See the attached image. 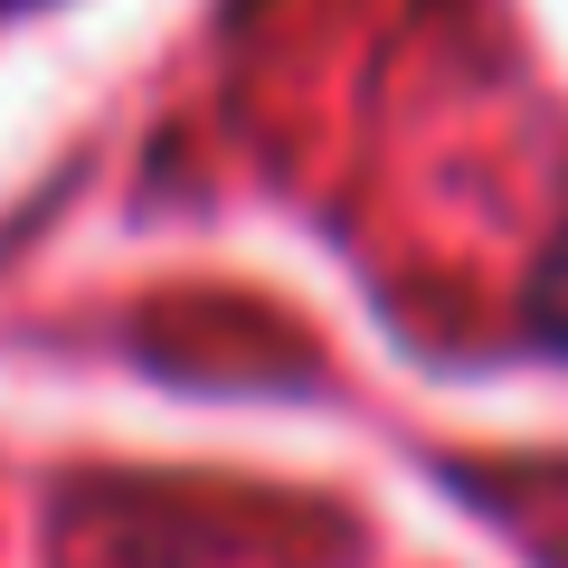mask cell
I'll return each mask as SVG.
<instances>
[{"mask_svg": "<svg viewBox=\"0 0 568 568\" xmlns=\"http://www.w3.org/2000/svg\"><path fill=\"white\" fill-rule=\"evenodd\" d=\"M0 10H10V0H0Z\"/></svg>", "mask_w": 568, "mask_h": 568, "instance_id": "1", "label": "cell"}]
</instances>
